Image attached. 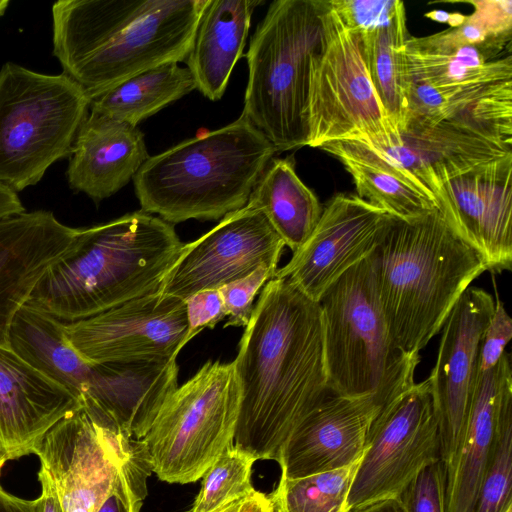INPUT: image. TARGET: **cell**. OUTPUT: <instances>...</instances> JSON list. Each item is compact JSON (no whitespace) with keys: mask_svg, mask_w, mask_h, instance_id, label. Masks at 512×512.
Returning <instances> with one entry per match:
<instances>
[{"mask_svg":"<svg viewBox=\"0 0 512 512\" xmlns=\"http://www.w3.org/2000/svg\"><path fill=\"white\" fill-rule=\"evenodd\" d=\"M233 364L240 390L233 445L277 461L291 432L330 393L318 302L286 278L270 279Z\"/></svg>","mask_w":512,"mask_h":512,"instance_id":"cell-1","label":"cell"},{"mask_svg":"<svg viewBox=\"0 0 512 512\" xmlns=\"http://www.w3.org/2000/svg\"><path fill=\"white\" fill-rule=\"evenodd\" d=\"M207 0H60L53 54L89 98L148 69L186 60Z\"/></svg>","mask_w":512,"mask_h":512,"instance_id":"cell-2","label":"cell"},{"mask_svg":"<svg viewBox=\"0 0 512 512\" xmlns=\"http://www.w3.org/2000/svg\"><path fill=\"white\" fill-rule=\"evenodd\" d=\"M183 243L172 224L143 211L81 228L77 248L53 265L29 306L64 323L158 292Z\"/></svg>","mask_w":512,"mask_h":512,"instance_id":"cell-3","label":"cell"},{"mask_svg":"<svg viewBox=\"0 0 512 512\" xmlns=\"http://www.w3.org/2000/svg\"><path fill=\"white\" fill-rule=\"evenodd\" d=\"M372 260L390 335L410 356H420L464 291L486 272L439 209L411 220L394 217Z\"/></svg>","mask_w":512,"mask_h":512,"instance_id":"cell-4","label":"cell"},{"mask_svg":"<svg viewBox=\"0 0 512 512\" xmlns=\"http://www.w3.org/2000/svg\"><path fill=\"white\" fill-rule=\"evenodd\" d=\"M274 145L243 114L149 156L133 178L141 211L176 224L221 220L246 206Z\"/></svg>","mask_w":512,"mask_h":512,"instance_id":"cell-5","label":"cell"},{"mask_svg":"<svg viewBox=\"0 0 512 512\" xmlns=\"http://www.w3.org/2000/svg\"><path fill=\"white\" fill-rule=\"evenodd\" d=\"M318 304L330 393L371 396L383 407L415 383L420 356L402 352L390 335L372 254L336 280Z\"/></svg>","mask_w":512,"mask_h":512,"instance_id":"cell-6","label":"cell"},{"mask_svg":"<svg viewBox=\"0 0 512 512\" xmlns=\"http://www.w3.org/2000/svg\"><path fill=\"white\" fill-rule=\"evenodd\" d=\"M321 0H275L250 39L243 114L277 152L308 144L310 68L323 38Z\"/></svg>","mask_w":512,"mask_h":512,"instance_id":"cell-7","label":"cell"},{"mask_svg":"<svg viewBox=\"0 0 512 512\" xmlns=\"http://www.w3.org/2000/svg\"><path fill=\"white\" fill-rule=\"evenodd\" d=\"M89 103L83 88L64 73L48 75L5 63L0 69V184L20 192L70 156Z\"/></svg>","mask_w":512,"mask_h":512,"instance_id":"cell-8","label":"cell"},{"mask_svg":"<svg viewBox=\"0 0 512 512\" xmlns=\"http://www.w3.org/2000/svg\"><path fill=\"white\" fill-rule=\"evenodd\" d=\"M239 401L233 362L208 360L167 398L141 439L152 472L168 483L202 478L233 445Z\"/></svg>","mask_w":512,"mask_h":512,"instance_id":"cell-9","label":"cell"},{"mask_svg":"<svg viewBox=\"0 0 512 512\" xmlns=\"http://www.w3.org/2000/svg\"><path fill=\"white\" fill-rule=\"evenodd\" d=\"M323 38L310 68L307 146L359 140L384 147L399 135L370 81L359 31L346 28L321 0Z\"/></svg>","mask_w":512,"mask_h":512,"instance_id":"cell-10","label":"cell"},{"mask_svg":"<svg viewBox=\"0 0 512 512\" xmlns=\"http://www.w3.org/2000/svg\"><path fill=\"white\" fill-rule=\"evenodd\" d=\"M438 459V422L425 379L383 406L373 419L348 493V512L398 498L426 465Z\"/></svg>","mask_w":512,"mask_h":512,"instance_id":"cell-11","label":"cell"},{"mask_svg":"<svg viewBox=\"0 0 512 512\" xmlns=\"http://www.w3.org/2000/svg\"><path fill=\"white\" fill-rule=\"evenodd\" d=\"M63 327L71 346L92 365L176 359L188 343L185 301L159 292Z\"/></svg>","mask_w":512,"mask_h":512,"instance_id":"cell-12","label":"cell"},{"mask_svg":"<svg viewBox=\"0 0 512 512\" xmlns=\"http://www.w3.org/2000/svg\"><path fill=\"white\" fill-rule=\"evenodd\" d=\"M284 247L263 211L247 203L200 238L183 244L158 292L185 300L243 278L261 265L278 269Z\"/></svg>","mask_w":512,"mask_h":512,"instance_id":"cell-13","label":"cell"},{"mask_svg":"<svg viewBox=\"0 0 512 512\" xmlns=\"http://www.w3.org/2000/svg\"><path fill=\"white\" fill-rule=\"evenodd\" d=\"M135 441L99 425L83 404L59 421L36 455L61 512H97Z\"/></svg>","mask_w":512,"mask_h":512,"instance_id":"cell-14","label":"cell"},{"mask_svg":"<svg viewBox=\"0 0 512 512\" xmlns=\"http://www.w3.org/2000/svg\"><path fill=\"white\" fill-rule=\"evenodd\" d=\"M495 300L470 286L461 295L443 327L434 367L427 378L438 422L440 460L446 465L465 430L476 391L484 330Z\"/></svg>","mask_w":512,"mask_h":512,"instance_id":"cell-15","label":"cell"},{"mask_svg":"<svg viewBox=\"0 0 512 512\" xmlns=\"http://www.w3.org/2000/svg\"><path fill=\"white\" fill-rule=\"evenodd\" d=\"M393 219L356 194H336L323 207L312 234L274 277L286 278L318 302L336 280L375 251Z\"/></svg>","mask_w":512,"mask_h":512,"instance_id":"cell-16","label":"cell"},{"mask_svg":"<svg viewBox=\"0 0 512 512\" xmlns=\"http://www.w3.org/2000/svg\"><path fill=\"white\" fill-rule=\"evenodd\" d=\"M453 231L486 271L512 268V153L446 181L435 195Z\"/></svg>","mask_w":512,"mask_h":512,"instance_id":"cell-17","label":"cell"},{"mask_svg":"<svg viewBox=\"0 0 512 512\" xmlns=\"http://www.w3.org/2000/svg\"><path fill=\"white\" fill-rule=\"evenodd\" d=\"M381 408L371 396L353 398L328 393L283 444L277 459L281 477L298 479L357 462Z\"/></svg>","mask_w":512,"mask_h":512,"instance_id":"cell-18","label":"cell"},{"mask_svg":"<svg viewBox=\"0 0 512 512\" xmlns=\"http://www.w3.org/2000/svg\"><path fill=\"white\" fill-rule=\"evenodd\" d=\"M81 228L61 223L51 211L22 212L0 220V343L16 313L49 269L79 244Z\"/></svg>","mask_w":512,"mask_h":512,"instance_id":"cell-19","label":"cell"},{"mask_svg":"<svg viewBox=\"0 0 512 512\" xmlns=\"http://www.w3.org/2000/svg\"><path fill=\"white\" fill-rule=\"evenodd\" d=\"M177 376L176 359L91 364L82 403L99 425L141 440L178 387Z\"/></svg>","mask_w":512,"mask_h":512,"instance_id":"cell-20","label":"cell"},{"mask_svg":"<svg viewBox=\"0 0 512 512\" xmlns=\"http://www.w3.org/2000/svg\"><path fill=\"white\" fill-rule=\"evenodd\" d=\"M82 406V398L0 343V454H36L46 434Z\"/></svg>","mask_w":512,"mask_h":512,"instance_id":"cell-21","label":"cell"},{"mask_svg":"<svg viewBox=\"0 0 512 512\" xmlns=\"http://www.w3.org/2000/svg\"><path fill=\"white\" fill-rule=\"evenodd\" d=\"M369 147L434 198L446 181L512 153V146L449 121L404 127L389 145Z\"/></svg>","mask_w":512,"mask_h":512,"instance_id":"cell-22","label":"cell"},{"mask_svg":"<svg viewBox=\"0 0 512 512\" xmlns=\"http://www.w3.org/2000/svg\"><path fill=\"white\" fill-rule=\"evenodd\" d=\"M512 406V367L506 351L480 373L467 424L445 465L446 512H473L504 412Z\"/></svg>","mask_w":512,"mask_h":512,"instance_id":"cell-23","label":"cell"},{"mask_svg":"<svg viewBox=\"0 0 512 512\" xmlns=\"http://www.w3.org/2000/svg\"><path fill=\"white\" fill-rule=\"evenodd\" d=\"M148 157L144 135L136 126L89 110L70 153L69 186L103 200L126 186Z\"/></svg>","mask_w":512,"mask_h":512,"instance_id":"cell-24","label":"cell"},{"mask_svg":"<svg viewBox=\"0 0 512 512\" xmlns=\"http://www.w3.org/2000/svg\"><path fill=\"white\" fill-rule=\"evenodd\" d=\"M262 1L207 0L186 58L196 89L212 101L223 96L243 55L252 13Z\"/></svg>","mask_w":512,"mask_h":512,"instance_id":"cell-25","label":"cell"},{"mask_svg":"<svg viewBox=\"0 0 512 512\" xmlns=\"http://www.w3.org/2000/svg\"><path fill=\"white\" fill-rule=\"evenodd\" d=\"M337 158L351 175L357 196L391 216L411 220L438 208L436 199L416 186L359 140H336L319 147Z\"/></svg>","mask_w":512,"mask_h":512,"instance_id":"cell-26","label":"cell"},{"mask_svg":"<svg viewBox=\"0 0 512 512\" xmlns=\"http://www.w3.org/2000/svg\"><path fill=\"white\" fill-rule=\"evenodd\" d=\"M8 343L33 368L81 397L91 364L71 346L63 322L25 304L13 318Z\"/></svg>","mask_w":512,"mask_h":512,"instance_id":"cell-27","label":"cell"},{"mask_svg":"<svg viewBox=\"0 0 512 512\" xmlns=\"http://www.w3.org/2000/svg\"><path fill=\"white\" fill-rule=\"evenodd\" d=\"M247 203L263 211L293 253L312 234L323 211L317 196L297 175L293 156L270 161Z\"/></svg>","mask_w":512,"mask_h":512,"instance_id":"cell-28","label":"cell"},{"mask_svg":"<svg viewBox=\"0 0 512 512\" xmlns=\"http://www.w3.org/2000/svg\"><path fill=\"white\" fill-rule=\"evenodd\" d=\"M196 89L187 67L164 63L93 96L89 110L136 126Z\"/></svg>","mask_w":512,"mask_h":512,"instance_id":"cell-29","label":"cell"},{"mask_svg":"<svg viewBox=\"0 0 512 512\" xmlns=\"http://www.w3.org/2000/svg\"><path fill=\"white\" fill-rule=\"evenodd\" d=\"M365 66L372 86L392 125L403 128L409 86L406 10L401 1L394 17L384 26L360 31Z\"/></svg>","mask_w":512,"mask_h":512,"instance_id":"cell-30","label":"cell"},{"mask_svg":"<svg viewBox=\"0 0 512 512\" xmlns=\"http://www.w3.org/2000/svg\"><path fill=\"white\" fill-rule=\"evenodd\" d=\"M409 81L430 85L444 102V120L453 100L470 87L512 79V56L496 57L465 46L450 54H423L406 48ZM443 120V121H444Z\"/></svg>","mask_w":512,"mask_h":512,"instance_id":"cell-31","label":"cell"},{"mask_svg":"<svg viewBox=\"0 0 512 512\" xmlns=\"http://www.w3.org/2000/svg\"><path fill=\"white\" fill-rule=\"evenodd\" d=\"M359 461L303 478L281 477L271 496L281 512H348L347 497Z\"/></svg>","mask_w":512,"mask_h":512,"instance_id":"cell-32","label":"cell"},{"mask_svg":"<svg viewBox=\"0 0 512 512\" xmlns=\"http://www.w3.org/2000/svg\"><path fill=\"white\" fill-rule=\"evenodd\" d=\"M255 461L252 455L236 446L228 447L203 474L201 489L190 512H213L252 495L255 490L251 475Z\"/></svg>","mask_w":512,"mask_h":512,"instance_id":"cell-33","label":"cell"},{"mask_svg":"<svg viewBox=\"0 0 512 512\" xmlns=\"http://www.w3.org/2000/svg\"><path fill=\"white\" fill-rule=\"evenodd\" d=\"M512 506V406L503 414L473 512H505Z\"/></svg>","mask_w":512,"mask_h":512,"instance_id":"cell-34","label":"cell"},{"mask_svg":"<svg viewBox=\"0 0 512 512\" xmlns=\"http://www.w3.org/2000/svg\"><path fill=\"white\" fill-rule=\"evenodd\" d=\"M151 472L145 446L142 440H136L97 512H139L147 495V479Z\"/></svg>","mask_w":512,"mask_h":512,"instance_id":"cell-35","label":"cell"},{"mask_svg":"<svg viewBox=\"0 0 512 512\" xmlns=\"http://www.w3.org/2000/svg\"><path fill=\"white\" fill-rule=\"evenodd\" d=\"M445 480L440 459L426 465L398 497L404 512H446Z\"/></svg>","mask_w":512,"mask_h":512,"instance_id":"cell-36","label":"cell"},{"mask_svg":"<svg viewBox=\"0 0 512 512\" xmlns=\"http://www.w3.org/2000/svg\"><path fill=\"white\" fill-rule=\"evenodd\" d=\"M277 270V268L264 264L249 275L218 289L228 316L224 327L247 326L252 316L255 296L262 286L274 278Z\"/></svg>","mask_w":512,"mask_h":512,"instance_id":"cell-37","label":"cell"},{"mask_svg":"<svg viewBox=\"0 0 512 512\" xmlns=\"http://www.w3.org/2000/svg\"><path fill=\"white\" fill-rule=\"evenodd\" d=\"M343 25L355 31H369L387 24L400 0H327Z\"/></svg>","mask_w":512,"mask_h":512,"instance_id":"cell-38","label":"cell"},{"mask_svg":"<svg viewBox=\"0 0 512 512\" xmlns=\"http://www.w3.org/2000/svg\"><path fill=\"white\" fill-rule=\"evenodd\" d=\"M511 338L512 319L507 313L504 303L497 298L494 311L482 337L479 360L480 373L496 366Z\"/></svg>","mask_w":512,"mask_h":512,"instance_id":"cell-39","label":"cell"},{"mask_svg":"<svg viewBox=\"0 0 512 512\" xmlns=\"http://www.w3.org/2000/svg\"><path fill=\"white\" fill-rule=\"evenodd\" d=\"M188 321L187 341L205 328H213L227 314L218 289H207L192 294L185 300Z\"/></svg>","mask_w":512,"mask_h":512,"instance_id":"cell-40","label":"cell"},{"mask_svg":"<svg viewBox=\"0 0 512 512\" xmlns=\"http://www.w3.org/2000/svg\"><path fill=\"white\" fill-rule=\"evenodd\" d=\"M0 512H42L40 497L28 500L5 491L0 486Z\"/></svg>","mask_w":512,"mask_h":512,"instance_id":"cell-41","label":"cell"},{"mask_svg":"<svg viewBox=\"0 0 512 512\" xmlns=\"http://www.w3.org/2000/svg\"><path fill=\"white\" fill-rule=\"evenodd\" d=\"M38 480L41 484V495L39 497L42 502V512H61L54 485L43 469L38 472Z\"/></svg>","mask_w":512,"mask_h":512,"instance_id":"cell-42","label":"cell"},{"mask_svg":"<svg viewBox=\"0 0 512 512\" xmlns=\"http://www.w3.org/2000/svg\"><path fill=\"white\" fill-rule=\"evenodd\" d=\"M24 211L17 193L0 184V220Z\"/></svg>","mask_w":512,"mask_h":512,"instance_id":"cell-43","label":"cell"},{"mask_svg":"<svg viewBox=\"0 0 512 512\" xmlns=\"http://www.w3.org/2000/svg\"><path fill=\"white\" fill-rule=\"evenodd\" d=\"M349 512H404V509L398 498H388L360 506Z\"/></svg>","mask_w":512,"mask_h":512,"instance_id":"cell-44","label":"cell"},{"mask_svg":"<svg viewBox=\"0 0 512 512\" xmlns=\"http://www.w3.org/2000/svg\"><path fill=\"white\" fill-rule=\"evenodd\" d=\"M430 20L448 24L450 28H456L462 25L466 19V15L459 12H447L443 10H432L424 14Z\"/></svg>","mask_w":512,"mask_h":512,"instance_id":"cell-45","label":"cell"},{"mask_svg":"<svg viewBox=\"0 0 512 512\" xmlns=\"http://www.w3.org/2000/svg\"><path fill=\"white\" fill-rule=\"evenodd\" d=\"M270 507V497L255 491L247 497L239 512H268Z\"/></svg>","mask_w":512,"mask_h":512,"instance_id":"cell-46","label":"cell"},{"mask_svg":"<svg viewBox=\"0 0 512 512\" xmlns=\"http://www.w3.org/2000/svg\"><path fill=\"white\" fill-rule=\"evenodd\" d=\"M246 498L236 500L234 502L228 503L225 506L213 511V512H239L240 508Z\"/></svg>","mask_w":512,"mask_h":512,"instance_id":"cell-47","label":"cell"},{"mask_svg":"<svg viewBox=\"0 0 512 512\" xmlns=\"http://www.w3.org/2000/svg\"><path fill=\"white\" fill-rule=\"evenodd\" d=\"M269 497H270V507H269L268 512H281L276 501L272 498L271 495H269Z\"/></svg>","mask_w":512,"mask_h":512,"instance_id":"cell-48","label":"cell"},{"mask_svg":"<svg viewBox=\"0 0 512 512\" xmlns=\"http://www.w3.org/2000/svg\"><path fill=\"white\" fill-rule=\"evenodd\" d=\"M9 3L10 2L8 0H0V16L4 14L7 7L9 6Z\"/></svg>","mask_w":512,"mask_h":512,"instance_id":"cell-49","label":"cell"},{"mask_svg":"<svg viewBox=\"0 0 512 512\" xmlns=\"http://www.w3.org/2000/svg\"><path fill=\"white\" fill-rule=\"evenodd\" d=\"M7 460L5 459V457H3L1 454H0V470L1 468L3 467L4 463L6 462Z\"/></svg>","mask_w":512,"mask_h":512,"instance_id":"cell-50","label":"cell"},{"mask_svg":"<svg viewBox=\"0 0 512 512\" xmlns=\"http://www.w3.org/2000/svg\"><path fill=\"white\" fill-rule=\"evenodd\" d=\"M505 512H512V506H510Z\"/></svg>","mask_w":512,"mask_h":512,"instance_id":"cell-51","label":"cell"}]
</instances>
